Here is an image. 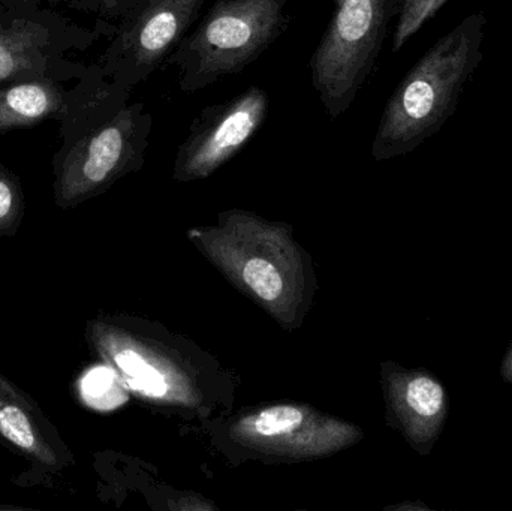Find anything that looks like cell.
<instances>
[{"mask_svg":"<svg viewBox=\"0 0 512 511\" xmlns=\"http://www.w3.org/2000/svg\"><path fill=\"white\" fill-rule=\"evenodd\" d=\"M99 33L53 9L0 0V84L83 74L89 65L71 54L86 50Z\"/></svg>","mask_w":512,"mask_h":511,"instance_id":"obj_6","label":"cell"},{"mask_svg":"<svg viewBox=\"0 0 512 511\" xmlns=\"http://www.w3.org/2000/svg\"><path fill=\"white\" fill-rule=\"evenodd\" d=\"M289 0H216L165 65L177 69L182 92L194 93L243 71L288 26Z\"/></svg>","mask_w":512,"mask_h":511,"instance_id":"obj_4","label":"cell"},{"mask_svg":"<svg viewBox=\"0 0 512 511\" xmlns=\"http://www.w3.org/2000/svg\"><path fill=\"white\" fill-rule=\"evenodd\" d=\"M268 105L265 90L252 86L224 104L204 108L177 152L174 179L192 182L212 176L255 137Z\"/></svg>","mask_w":512,"mask_h":511,"instance_id":"obj_9","label":"cell"},{"mask_svg":"<svg viewBox=\"0 0 512 511\" xmlns=\"http://www.w3.org/2000/svg\"><path fill=\"white\" fill-rule=\"evenodd\" d=\"M6 3H33V5H41L42 0H3ZM66 2V0H63Z\"/></svg>","mask_w":512,"mask_h":511,"instance_id":"obj_17","label":"cell"},{"mask_svg":"<svg viewBox=\"0 0 512 511\" xmlns=\"http://www.w3.org/2000/svg\"><path fill=\"white\" fill-rule=\"evenodd\" d=\"M448 0H403L402 11L396 24L393 50H402L403 45L427 23Z\"/></svg>","mask_w":512,"mask_h":511,"instance_id":"obj_14","label":"cell"},{"mask_svg":"<svg viewBox=\"0 0 512 511\" xmlns=\"http://www.w3.org/2000/svg\"><path fill=\"white\" fill-rule=\"evenodd\" d=\"M231 438L246 450L283 459H315L358 443L357 426L306 405H273L240 417Z\"/></svg>","mask_w":512,"mask_h":511,"instance_id":"obj_8","label":"cell"},{"mask_svg":"<svg viewBox=\"0 0 512 511\" xmlns=\"http://www.w3.org/2000/svg\"><path fill=\"white\" fill-rule=\"evenodd\" d=\"M0 437L21 455L45 467L71 464L72 456L57 429L26 393L0 375Z\"/></svg>","mask_w":512,"mask_h":511,"instance_id":"obj_12","label":"cell"},{"mask_svg":"<svg viewBox=\"0 0 512 511\" xmlns=\"http://www.w3.org/2000/svg\"><path fill=\"white\" fill-rule=\"evenodd\" d=\"M131 93L104 77L59 123L62 144L53 158L57 206H78L143 164L153 117L143 102H129Z\"/></svg>","mask_w":512,"mask_h":511,"instance_id":"obj_1","label":"cell"},{"mask_svg":"<svg viewBox=\"0 0 512 511\" xmlns=\"http://www.w3.org/2000/svg\"><path fill=\"white\" fill-rule=\"evenodd\" d=\"M105 77L98 62L75 77H42L0 84V134L60 123Z\"/></svg>","mask_w":512,"mask_h":511,"instance_id":"obj_10","label":"cell"},{"mask_svg":"<svg viewBox=\"0 0 512 511\" xmlns=\"http://www.w3.org/2000/svg\"><path fill=\"white\" fill-rule=\"evenodd\" d=\"M221 224L189 231V239L279 320H292L303 300L304 264L291 237L239 210L224 213Z\"/></svg>","mask_w":512,"mask_h":511,"instance_id":"obj_3","label":"cell"},{"mask_svg":"<svg viewBox=\"0 0 512 511\" xmlns=\"http://www.w3.org/2000/svg\"><path fill=\"white\" fill-rule=\"evenodd\" d=\"M207 0H138L113 26L98 60L105 77L134 90L161 68L197 23Z\"/></svg>","mask_w":512,"mask_h":511,"instance_id":"obj_7","label":"cell"},{"mask_svg":"<svg viewBox=\"0 0 512 511\" xmlns=\"http://www.w3.org/2000/svg\"><path fill=\"white\" fill-rule=\"evenodd\" d=\"M24 216V194L20 180L0 164V236H11Z\"/></svg>","mask_w":512,"mask_h":511,"instance_id":"obj_13","label":"cell"},{"mask_svg":"<svg viewBox=\"0 0 512 511\" xmlns=\"http://www.w3.org/2000/svg\"><path fill=\"white\" fill-rule=\"evenodd\" d=\"M487 17L472 12L438 39L400 81L373 138V158H396L441 131L483 60Z\"/></svg>","mask_w":512,"mask_h":511,"instance_id":"obj_2","label":"cell"},{"mask_svg":"<svg viewBox=\"0 0 512 511\" xmlns=\"http://www.w3.org/2000/svg\"><path fill=\"white\" fill-rule=\"evenodd\" d=\"M138 0H71L69 5L77 9L95 12L107 20H120L126 12L134 8Z\"/></svg>","mask_w":512,"mask_h":511,"instance_id":"obj_16","label":"cell"},{"mask_svg":"<svg viewBox=\"0 0 512 511\" xmlns=\"http://www.w3.org/2000/svg\"><path fill=\"white\" fill-rule=\"evenodd\" d=\"M405 402L417 416L429 419L441 411L444 405V390L430 378H414L406 386Z\"/></svg>","mask_w":512,"mask_h":511,"instance_id":"obj_15","label":"cell"},{"mask_svg":"<svg viewBox=\"0 0 512 511\" xmlns=\"http://www.w3.org/2000/svg\"><path fill=\"white\" fill-rule=\"evenodd\" d=\"M89 336L105 362L135 393L155 401L183 398V380L174 366L125 327L113 321H95Z\"/></svg>","mask_w":512,"mask_h":511,"instance_id":"obj_11","label":"cell"},{"mask_svg":"<svg viewBox=\"0 0 512 511\" xmlns=\"http://www.w3.org/2000/svg\"><path fill=\"white\" fill-rule=\"evenodd\" d=\"M334 15L310 59L328 116H342L369 80L403 0H333Z\"/></svg>","mask_w":512,"mask_h":511,"instance_id":"obj_5","label":"cell"}]
</instances>
